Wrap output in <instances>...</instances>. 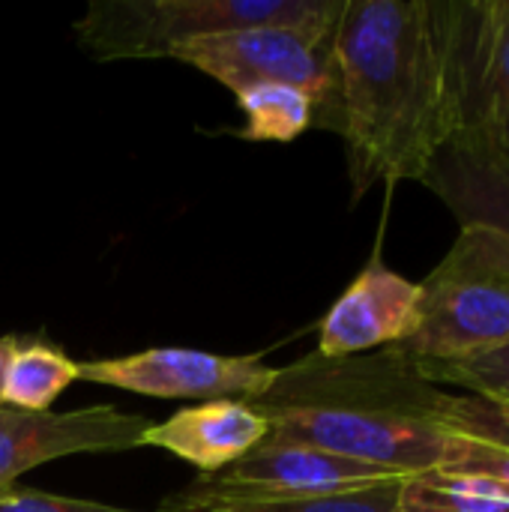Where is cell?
<instances>
[{"label":"cell","instance_id":"8992f818","mask_svg":"<svg viewBox=\"0 0 509 512\" xmlns=\"http://www.w3.org/2000/svg\"><path fill=\"white\" fill-rule=\"evenodd\" d=\"M336 33L294 27H246L198 36L171 51L174 60L225 84L234 96L258 84H288L312 96L315 126L336 129Z\"/></svg>","mask_w":509,"mask_h":512},{"label":"cell","instance_id":"6da1fadb","mask_svg":"<svg viewBox=\"0 0 509 512\" xmlns=\"http://www.w3.org/2000/svg\"><path fill=\"white\" fill-rule=\"evenodd\" d=\"M354 195L420 180L453 141L438 0H348L333 39Z\"/></svg>","mask_w":509,"mask_h":512},{"label":"cell","instance_id":"9a60e30c","mask_svg":"<svg viewBox=\"0 0 509 512\" xmlns=\"http://www.w3.org/2000/svg\"><path fill=\"white\" fill-rule=\"evenodd\" d=\"M399 512H509V495L483 477L429 471L402 483Z\"/></svg>","mask_w":509,"mask_h":512},{"label":"cell","instance_id":"7a4b0ae2","mask_svg":"<svg viewBox=\"0 0 509 512\" xmlns=\"http://www.w3.org/2000/svg\"><path fill=\"white\" fill-rule=\"evenodd\" d=\"M447 399L450 390L381 348L339 360L309 354L279 369L273 387L249 405L267 420V438L417 477L441 471L450 459Z\"/></svg>","mask_w":509,"mask_h":512},{"label":"cell","instance_id":"4fadbf2b","mask_svg":"<svg viewBox=\"0 0 509 512\" xmlns=\"http://www.w3.org/2000/svg\"><path fill=\"white\" fill-rule=\"evenodd\" d=\"M402 483H381L360 492L324 498H219L183 489L162 501L159 512H399Z\"/></svg>","mask_w":509,"mask_h":512},{"label":"cell","instance_id":"30bf717a","mask_svg":"<svg viewBox=\"0 0 509 512\" xmlns=\"http://www.w3.org/2000/svg\"><path fill=\"white\" fill-rule=\"evenodd\" d=\"M420 324V282L390 270L381 258L345 288L318 333V357H357L399 345Z\"/></svg>","mask_w":509,"mask_h":512},{"label":"cell","instance_id":"9c48e42d","mask_svg":"<svg viewBox=\"0 0 509 512\" xmlns=\"http://www.w3.org/2000/svg\"><path fill=\"white\" fill-rule=\"evenodd\" d=\"M150 426L147 417L111 405L42 414L0 408V492L15 486L30 468L63 456L135 450Z\"/></svg>","mask_w":509,"mask_h":512},{"label":"cell","instance_id":"e0dca14e","mask_svg":"<svg viewBox=\"0 0 509 512\" xmlns=\"http://www.w3.org/2000/svg\"><path fill=\"white\" fill-rule=\"evenodd\" d=\"M417 369L432 384H453L468 390V396L486 399L498 408H509V345L492 354H483L477 360L417 366Z\"/></svg>","mask_w":509,"mask_h":512},{"label":"cell","instance_id":"5bb4252c","mask_svg":"<svg viewBox=\"0 0 509 512\" xmlns=\"http://www.w3.org/2000/svg\"><path fill=\"white\" fill-rule=\"evenodd\" d=\"M78 381V363L69 360L57 345L33 339L21 342L3 384V405L15 411H51L60 393Z\"/></svg>","mask_w":509,"mask_h":512},{"label":"cell","instance_id":"7c38bea8","mask_svg":"<svg viewBox=\"0 0 509 512\" xmlns=\"http://www.w3.org/2000/svg\"><path fill=\"white\" fill-rule=\"evenodd\" d=\"M423 183L453 210L459 225H489L509 237V168L450 144Z\"/></svg>","mask_w":509,"mask_h":512},{"label":"cell","instance_id":"52a82bcc","mask_svg":"<svg viewBox=\"0 0 509 512\" xmlns=\"http://www.w3.org/2000/svg\"><path fill=\"white\" fill-rule=\"evenodd\" d=\"M279 369L261 357H225L195 348H147L126 357L78 363V378L87 384L117 387L153 399H243L264 396Z\"/></svg>","mask_w":509,"mask_h":512},{"label":"cell","instance_id":"ac0fdd59","mask_svg":"<svg viewBox=\"0 0 509 512\" xmlns=\"http://www.w3.org/2000/svg\"><path fill=\"white\" fill-rule=\"evenodd\" d=\"M0 512H138L99 504V501H81V498H63V495H48L36 489H21L9 486L0 492Z\"/></svg>","mask_w":509,"mask_h":512},{"label":"cell","instance_id":"5b68a950","mask_svg":"<svg viewBox=\"0 0 509 512\" xmlns=\"http://www.w3.org/2000/svg\"><path fill=\"white\" fill-rule=\"evenodd\" d=\"M438 24L453 108L450 144L509 168V0H438Z\"/></svg>","mask_w":509,"mask_h":512},{"label":"cell","instance_id":"277c9868","mask_svg":"<svg viewBox=\"0 0 509 512\" xmlns=\"http://www.w3.org/2000/svg\"><path fill=\"white\" fill-rule=\"evenodd\" d=\"M348 0H93L72 24L93 60H153L189 39L246 30L294 27L336 33Z\"/></svg>","mask_w":509,"mask_h":512},{"label":"cell","instance_id":"d6986e66","mask_svg":"<svg viewBox=\"0 0 509 512\" xmlns=\"http://www.w3.org/2000/svg\"><path fill=\"white\" fill-rule=\"evenodd\" d=\"M21 339L15 336H0V408H3V384H6V372H9V363L18 351Z\"/></svg>","mask_w":509,"mask_h":512},{"label":"cell","instance_id":"3957f363","mask_svg":"<svg viewBox=\"0 0 509 512\" xmlns=\"http://www.w3.org/2000/svg\"><path fill=\"white\" fill-rule=\"evenodd\" d=\"M509 345V237L459 225L441 264L420 282V324L390 345L414 366L465 363Z\"/></svg>","mask_w":509,"mask_h":512},{"label":"cell","instance_id":"8fae6325","mask_svg":"<svg viewBox=\"0 0 509 512\" xmlns=\"http://www.w3.org/2000/svg\"><path fill=\"white\" fill-rule=\"evenodd\" d=\"M270 435L267 420L243 399H216L171 414L153 423L141 447H159L195 465L201 474H216L243 459Z\"/></svg>","mask_w":509,"mask_h":512},{"label":"cell","instance_id":"ba28073f","mask_svg":"<svg viewBox=\"0 0 509 512\" xmlns=\"http://www.w3.org/2000/svg\"><path fill=\"white\" fill-rule=\"evenodd\" d=\"M393 480L408 477L309 444L264 438L255 450L228 468L201 474L189 489L219 498H324L372 489Z\"/></svg>","mask_w":509,"mask_h":512},{"label":"cell","instance_id":"2e32d148","mask_svg":"<svg viewBox=\"0 0 509 512\" xmlns=\"http://www.w3.org/2000/svg\"><path fill=\"white\" fill-rule=\"evenodd\" d=\"M237 105L246 114V141L288 144L315 126V102L309 93L288 84H258L237 93Z\"/></svg>","mask_w":509,"mask_h":512}]
</instances>
